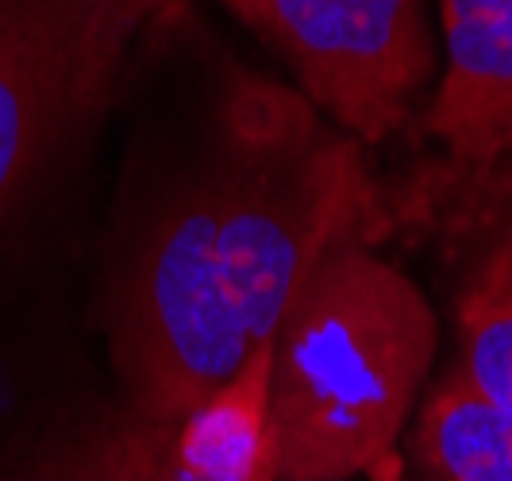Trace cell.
<instances>
[{"label":"cell","instance_id":"cell-5","mask_svg":"<svg viewBox=\"0 0 512 481\" xmlns=\"http://www.w3.org/2000/svg\"><path fill=\"white\" fill-rule=\"evenodd\" d=\"M274 335L258 339L228 381L170 428V458L197 481L278 478V439L270 412Z\"/></svg>","mask_w":512,"mask_h":481},{"label":"cell","instance_id":"cell-6","mask_svg":"<svg viewBox=\"0 0 512 481\" xmlns=\"http://www.w3.org/2000/svg\"><path fill=\"white\" fill-rule=\"evenodd\" d=\"M409 455L424 481H512V416L451 366L416 405Z\"/></svg>","mask_w":512,"mask_h":481},{"label":"cell","instance_id":"cell-9","mask_svg":"<svg viewBox=\"0 0 512 481\" xmlns=\"http://www.w3.org/2000/svg\"><path fill=\"white\" fill-rule=\"evenodd\" d=\"M170 428H174V424H151V447H147L151 481H197L174 466V458H170ZM270 481H278V478H270Z\"/></svg>","mask_w":512,"mask_h":481},{"label":"cell","instance_id":"cell-1","mask_svg":"<svg viewBox=\"0 0 512 481\" xmlns=\"http://www.w3.org/2000/svg\"><path fill=\"white\" fill-rule=\"evenodd\" d=\"M439 351L424 289L347 235L301 281L274 331L278 481H351L397 451Z\"/></svg>","mask_w":512,"mask_h":481},{"label":"cell","instance_id":"cell-8","mask_svg":"<svg viewBox=\"0 0 512 481\" xmlns=\"http://www.w3.org/2000/svg\"><path fill=\"white\" fill-rule=\"evenodd\" d=\"M459 370L466 385L512 416V228L470 274L455 312Z\"/></svg>","mask_w":512,"mask_h":481},{"label":"cell","instance_id":"cell-7","mask_svg":"<svg viewBox=\"0 0 512 481\" xmlns=\"http://www.w3.org/2000/svg\"><path fill=\"white\" fill-rule=\"evenodd\" d=\"M147 447L151 420L120 405L51 428L8 481H151Z\"/></svg>","mask_w":512,"mask_h":481},{"label":"cell","instance_id":"cell-3","mask_svg":"<svg viewBox=\"0 0 512 481\" xmlns=\"http://www.w3.org/2000/svg\"><path fill=\"white\" fill-rule=\"evenodd\" d=\"M293 74L324 120L374 147L409 124L436 85L428 0H224Z\"/></svg>","mask_w":512,"mask_h":481},{"label":"cell","instance_id":"cell-11","mask_svg":"<svg viewBox=\"0 0 512 481\" xmlns=\"http://www.w3.org/2000/svg\"><path fill=\"white\" fill-rule=\"evenodd\" d=\"M505 154H512V120H509V135H505Z\"/></svg>","mask_w":512,"mask_h":481},{"label":"cell","instance_id":"cell-4","mask_svg":"<svg viewBox=\"0 0 512 481\" xmlns=\"http://www.w3.org/2000/svg\"><path fill=\"white\" fill-rule=\"evenodd\" d=\"M443 77L424 131L462 166H493L512 120V0H436Z\"/></svg>","mask_w":512,"mask_h":481},{"label":"cell","instance_id":"cell-2","mask_svg":"<svg viewBox=\"0 0 512 481\" xmlns=\"http://www.w3.org/2000/svg\"><path fill=\"white\" fill-rule=\"evenodd\" d=\"M181 0H0V254L47 220Z\"/></svg>","mask_w":512,"mask_h":481},{"label":"cell","instance_id":"cell-10","mask_svg":"<svg viewBox=\"0 0 512 481\" xmlns=\"http://www.w3.org/2000/svg\"><path fill=\"white\" fill-rule=\"evenodd\" d=\"M366 481H412L409 478V462H405V455L401 451H389V455H382L366 474H362Z\"/></svg>","mask_w":512,"mask_h":481}]
</instances>
